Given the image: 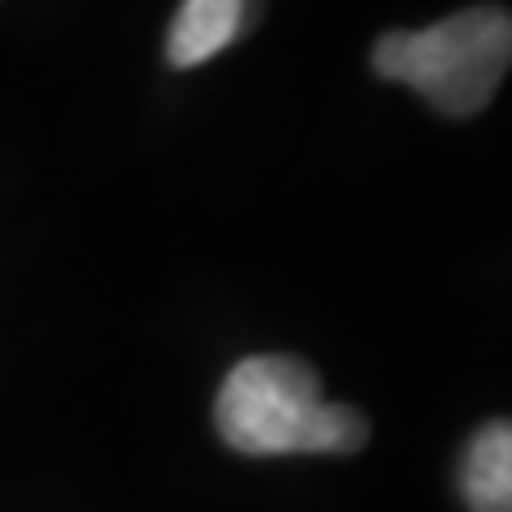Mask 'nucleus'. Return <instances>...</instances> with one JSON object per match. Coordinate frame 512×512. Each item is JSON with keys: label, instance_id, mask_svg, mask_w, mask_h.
Here are the masks:
<instances>
[{"label": "nucleus", "instance_id": "nucleus-1", "mask_svg": "<svg viewBox=\"0 0 512 512\" xmlns=\"http://www.w3.org/2000/svg\"><path fill=\"white\" fill-rule=\"evenodd\" d=\"M218 431L235 453H359L367 419L355 406L329 402L320 376L295 355H252L231 367L214 406Z\"/></svg>", "mask_w": 512, "mask_h": 512}, {"label": "nucleus", "instance_id": "nucleus-2", "mask_svg": "<svg viewBox=\"0 0 512 512\" xmlns=\"http://www.w3.org/2000/svg\"><path fill=\"white\" fill-rule=\"evenodd\" d=\"M512 60V22L500 5L448 13L427 30H389L372 47V69L384 82H402L414 94L466 120L500 90Z\"/></svg>", "mask_w": 512, "mask_h": 512}, {"label": "nucleus", "instance_id": "nucleus-3", "mask_svg": "<svg viewBox=\"0 0 512 512\" xmlns=\"http://www.w3.org/2000/svg\"><path fill=\"white\" fill-rule=\"evenodd\" d=\"M252 22V0H184L167 30V64L197 69L231 47Z\"/></svg>", "mask_w": 512, "mask_h": 512}, {"label": "nucleus", "instance_id": "nucleus-4", "mask_svg": "<svg viewBox=\"0 0 512 512\" xmlns=\"http://www.w3.org/2000/svg\"><path fill=\"white\" fill-rule=\"evenodd\" d=\"M461 491L474 512H512V427L487 423L461 461Z\"/></svg>", "mask_w": 512, "mask_h": 512}]
</instances>
